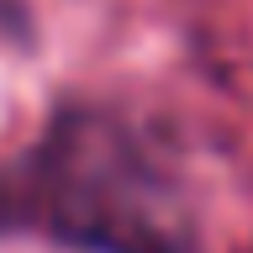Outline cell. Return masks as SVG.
Here are the masks:
<instances>
[{"instance_id": "6da1fadb", "label": "cell", "mask_w": 253, "mask_h": 253, "mask_svg": "<svg viewBox=\"0 0 253 253\" xmlns=\"http://www.w3.org/2000/svg\"><path fill=\"white\" fill-rule=\"evenodd\" d=\"M0 221L84 253H195V206L148 132L111 111H58L0 174Z\"/></svg>"}]
</instances>
